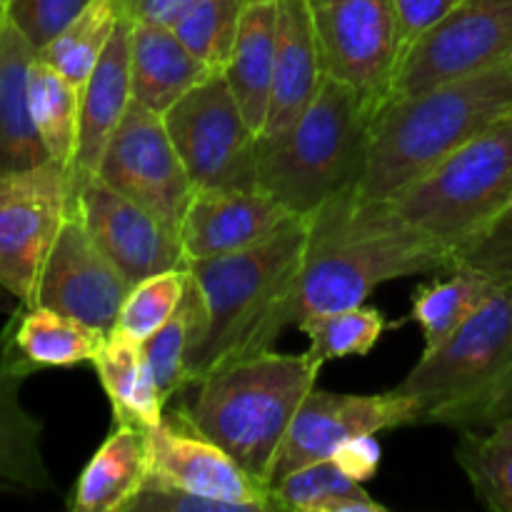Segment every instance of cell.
Instances as JSON below:
<instances>
[{"label": "cell", "mask_w": 512, "mask_h": 512, "mask_svg": "<svg viewBox=\"0 0 512 512\" xmlns=\"http://www.w3.org/2000/svg\"><path fill=\"white\" fill-rule=\"evenodd\" d=\"M453 265V255L410 228L388 200L338 195L308 215V245L293 293V328L363 305L378 285Z\"/></svg>", "instance_id": "6da1fadb"}, {"label": "cell", "mask_w": 512, "mask_h": 512, "mask_svg": "<svg viewBox=\"0 0 512 512\" xmlns=\"http://www.w3.org/2000/svg\"><path fill=\"white\" fill-rule=\"evenodd\" d=\"M308 245L298 215L270 238L218 258L188 260L203 303V333L190 353L193 385L238 358L263 353L293 328V293Z\"/></svg>", "instance_id": "7a4b0ae2"}, {"label": "cell", "mask_w": 512, "mask_h": 512, "mask_svg": "<svg viewBox=\"0 0 512 512\" xmlns=\"http://www.w3.org/2000/svg\"><path fill=\"white\" fill-rule=\"evenodd\" d=\"M512 115V68L393 95L380 108L358 195L393 198L413 180Z\"/></svg>", "instance_id": "3957f363"}, {"label": "cell", "mask_w": 512, "mask_h": 512, "mask_svg": "<svg viewBox=\"0 0 512 512\" xmlns=\"http://www.w3.org/2000/svg\"><path fill=\"white\" fill-rule=\"evenodd\" d=\"M380 105L325 75L295 123L258 138V188L295 215L358 190Z\"/></svg>", "instance_id": "277c9868"}, {"label": "cell", "mask_w": 512, "mask_h": 512, "mask_svg": "<svg viewBox=\"0 0 512 512\" xmlns=\"http://www.w3.org/2000/svg\"><path fill=\"white\" fill-rule=\"evenodd\" d=\"M320 370L323 365L310 353L263 350L198 380L193 403L183 405L180 413L253 478L273 485L285 435Z\"/></svg>", "instance_id": "5b68a950"}, {"label": "cell", "mask_w": 512, "mask_h": 512, "mask_svg": "<svg viewBox=\"0 0 512 512\" xmlns=\"http://www.w3.org/2000/svg\"><path fill=\"white\" fill-rule=\"evenodd\" d=\"M395 390L413 400L420 425L468 433L512 415L510 295L495 290L458 333L420 355Z\"/></svg>", "instance_id": "8992f818"}, {"label": "cell", "mask_w": 512, "mask_h": 512, "mask_svg": "<svg viewBox=\"0 0 512 512\" xmlns=\"http://www.w3.org/2000/svg\"><path fill=\"white\" fill-rule=\"evenodd\" d=\"M400 220L453 255L512 203V115L475 135L418 180L385 198Z\"/></svg>", "instance_id": "52a82bcc"}, {"label": "cell", "mask_w": 512, "mask_h": 512, "mask_svg": "<svg viewBox=\"0 0 512 512\" xmlns=\"http://www.w3.org/2000/svg\"><path fill=\"white\" fill-rule=\"evenodd\" d=\"M193 188L260 190L258 138L223 70L185 93L163 115Z\"/></svg>", "instance_id": "ba28073f"}, {"label": "cell", "mask_w": 512, "mask_h": 512, "mask_svg": "<svg viewBox=\"0 0 512 512\" xmlns=\"http://www.w3.org/2000/svg\"><path fill=\"white\" fill-rule=\"evenodd\" d=\"M325 75L383 108L408 45L395 0H308Z\"/></svg>", "instance_id": "9c48e42d"}, {"label": "cell", "mask_w": 512, "mask_h": 512, "mask_svg": "<svg viewBox=\"0 0 512 512\" xmlns=\"http://www.w3.org/2000/svg\"><path fill=\"white\" fill-rule=\"evenodd\" d=\"M73 210V173L48 163L0 170V288L20 305L35 303L40 270Z\"/></svg>", "instance_id": "30bf717a"}, {"label": "cell", "mask_w": 512, "mask_h": 512, "mask_svg": "<svg viewBox=\"0 0 512 512\" xmlns=\"http://www.w3.org/2000/svg\"><path fill=\"white\" fill-rule=\"evenodd\" d=\"M512 68V0H463L405 53L395 95Z\"/></svg>", "instance_id": "8fae6325"}, {"label": "cell", "mask_w": 512, "mask_h": 512, "mask_svg": "<svg viewBox=\"0 0 512 512\" xmlns=\"http://www.w3.org/2000/svg\"><path fill=\"white\" fill-rule=\"evenodd\" d=\"M98 178L125 198L148 208L173 230H180L195 190L165 118L138 100H130L123 120L115 128L100 160Z\"/></svg>", "instance_id": "7c38bea8"}, {"label": "cell", "mask_w": 512, "mask_h": 512, "mask_svg": "<svg viewBox=\"0 0 512 512\" xmlns=\"http://www.w3.org/2000/svg\"><path fill=\"white\" fill-rule=\"evenodd\" d=\"M130 280L90 238L88 228L73 210L60 225L43 270L35 303L58 310L98 333H113L120 308L130 293Z\"/></svg>", "instance_id": "4fadbf2b"}, {"label": "cell", "mask_w": 512, "mask_h": 512, "mask_svg": "<svg viewBox=\"0 0 512 512\" xmlns=\"http://www.w3.org/2000/svg\"><path fill=\"white\" fill-rule=\"evenodd\" d=\"M73 200L90 238L118 265L130 285L165 270L188 268L178 230L110 188L98 175L73 180Z\"/></svg>", "instance_id": "5bb4252c"}, {"label": "cell", "mask_w": 512, "mask_h": 512, "mask_svg": "<svg viewBox=\"0 0 512 512\" xmlns=\"http://www.w3.org/2000/svg\"><path fill=\"white\" fill-rule=\"evenodd\" d=\"M420 425L418 408L400 390L390 393H330L313 388L300 403L275 463L273 483L295 468L333 458L340 443L365 433ZM273 488V485H270Z\"/></svg>", "instance_id": "9a60e30c"}, {"label": "cell", "mask_w": 512, "mask_h": 512, "mask_svg": "<svg viewBox=\"0 0 512 512\" xmlns=\"http://www.w3.org/2000/svg\"><path fill=\"white\" fill-rule=\"evenodd\" d=\"M150 450V475L160 483L230 505L235 512H275L270 485L253 478L218 443L195 430L180 410L150 430Z\"/></svg>", "instance_id": "2e32d148"}, {"label": "cell", "mask_w": 512, "mask_h": 512, "mask_svg": "<svg viewBox=\"0 0 512 512\" xmlns=\"http://www.w3.org/2000/svg\"><path fill=\"white\" fill-rule=\"evenodd\" d=\"M298 218L263 190L195 188L180 223L185 258L205 260L238 253Z\"/></svg>", "instance_id": "e0dca14e"}, {"label": "cell", "mask_w": 512, "mask_h": 512, "mask_svg": "<svg viewBox=\"0 0 512 512\" xmlns=\"http://www.w3.org/2000/svg\"><path fill=\"white\" fill-rule=\"evenodd\" d=\"M130 100V20L118 18L103 55L80 88V133L73 180L98 175L105 148L123 120Z\"/></svg>", "instance_id": "ac0fdd59"}, {"label": "cell", "mask_w": 512, "mask_h": 512, "mask_svg": "<svg viewBox=\"0 0 512 512\" xmlns=\"http://www.w3.org/2000/svg\"><path fill=\"white\" fill-rule=\"evenodd\" d=\"M325 80L308 0H280L273 90L263 135H275L303 115Z\"/></svg>", "instance_id": "d6986e66"}, {"label": "cell", "mask_w": 512, "mask_h": 512, "mask_svg": "<svg viewBox=\"0 0 512 512\" xmlns=\"http://www.w3.org/2000/svg\"><path fill=\"white\" fill-rule=\"evenodd\" d=\"M103 338V333L58 310L20 305L0 338V363L25 378L38 370L73 368L93 363Z\"/></svg>", "instance_id": "ffe728a7"}, {"label": "cell", "mask_w": 512, "mask_h": 512, "mask_svg": "<svg viewBox=\"0 0 512 512\" xmlns=\"http://www.w3.org/2000/svg\"><path fill=\"white\" fill-rule=\"evenodd\" d=\"M153 473L150 430L115 425L75 480L70 510L128 512Z\"/></svg>", "instance_id": "44dd1931"}, {"label": "cell", "mask_w": 512, "mask_h": 512, "mask_svg": "<svg viewBox=\"0 0 512 512\" xmlns=\"http://www.w3.org/2000/svg\"><path fill=\"white\" fill-rule=\"evenodd\" d=\"M38 50L0 10V170L48 163L30 110V70Z\"/></svg>", "instance_id": "7402d4cb"}, {"label": "cell", "mask_w": 512, "mask_h": 512, "mask_svg": "<svg viewBox=\"0 0 512 512\" xmlns=\"http://www.w3.org/2000/svg\"><path fill=\"white\" fill-rule=\"evenodd\" d=\"M200 63L168 25L130 23V83L133 100L165 115L185 93L208 78Z\"/></svg>", "instance_id": "603a6c76"}, {"label": "cell", "mask_w": 512, "mask_h": 512, "mask_svg": "<svg viewBox=\"0 0 512 512\" xmlns=\"http://www.w3.org/2000/svg\"><path fill=\"white\" fill-rule=\"evenodd\" d=\"M278 15L280 0H245L238 38L223 68L245 120L258 135H263L268 120L278 48Z\"/></svg>", "instance_id": "cb8c5ba5"}, {"label": "cell", "mask_w": 512, "mask_h": 512, "mask_svg": "<svg viewBox=\"0 0 512 512\" xmlns=\"http://www.w3.org/2000/svg\"><path fill=\"white\" fill-rule=\"evenodd\" d=\"M25 375L0 363V495L50 493L43 425L20 403Z\"/></svg>", "instance_id": "d4e9b609"}, {"label": "cell", "mask_w": 512, "mask_h": 512, "mask_svg": "<svg viewBox=\"0 0 512 512\" xmlns=\"http://www.w3.org/2000/svg\"><path fill=\"white\" fill-rule=\"evenodd\" d=\"M93 368L108 395L115 425H138L153 430L163 423L165 403L155 388L138 340L115 328L100 343Z\"/></svg>", "instance_id": "484cf974"}, {"label": "cell", "mask_w": 512, "mask_h": 512, "mask_svg": "<svg viewBox=\"0 0 512 512\" xmlns=\"http://www.w3.org/2000/svg\"><path fill=\"white\" fill-rule=\"evenodd\" d=\"M493 293L495 288L488 278L460 263L450 265L443 278L420 285L410 305V320L423 330V353L458 333Z\"/></svg>", "instance_id": "4316f807"}, {"label": "cell", "mask_w": 512, "mask_h": 512, "mask_svg": "<svg viewBox=\"0 0 512 512\" xmlns=\"http://www.w3.org/2000/svg\"><path fill=\"white\" fill-rule=\"evenodd\" d=\"M275 510L293 512H385L333 458L295 468L273 483Z\"/></svg>", "instance_id": "83f0119b"}, {"label": "cell", "mask_w": 512, "mask_h": 512, "mask_svg": "<svg viewBox=\"0 0 512 512\" xmlns=\"http://www.w3.org/2000/svg\"><path fill=\"white\" fill-rule=\"evenodd\" d=\"M30 110L48 158L73 173L80 133V88L40 55L30 70Z\"/></svg>", "instance_id": "f1b7e54d"}, {"label": "cell", "mask_w": 512, "mask_h": 512, "mask_svg": "<svg viewBox=\"0 0 512 512\" xmlns=\"http://www.w3.org/2000/svg\"><path fill=\"white\" fill-rule=\"evenodd\" d=\"M200 333H203V303H200V293L190 278L183 303L175 310L173 318L158 333L140 343L145 363H148L150 375L155 380V388H158L165 405L193 385L188 363L190 353L198 345Z\"/></svg>", "instance_id": "f546056e"}, {"label": "cell", "mask_w": 512, "mask_h": 512, "mask_svg": "<svg viewBox=\"0 0 512 512\" xmlns=\"http://www.w3.org/2000/svg\"><path fill=\"white\" fill-rule=\"evenodd\" d=\"M455 460L485 508L512 512V415L488 430L460 433Z\"/></svg>", "instance_id": "4dcf8cb0"}, {"label": "cell", "mask_w": 512, "mask_h": 512, "mask_svg": "<svg viewBox=\"0 0 512 512\" xmlns=\"http://www.w3.org/2000/svg\"><path fill=\"white\" fill-rule=\"evenodd\" d=\"M118 8L113 0H93L58 38L40 50V58L53 65L63 78L83 88L88 75L93 73L95 63L103 55L115 23H118Z\"/></svg>", "instance_id": "1f68e13d"}, {"label": "cell", "mask_w": 512, "mask_h": 512, "mask_svg": "<svg viewBox=\"0 0 512 512\" xmlns=\"http://www.w3.org/2000/svg\"><path fill=\"white\" fill-rule=\"evenodd\" d=\"M385 328H388L385 315L378 308H370L363 303L323 315V318L305 325L303 333L310 340L308 353L320 365H325L330 360L368 355L383 338Z\"/></svg>", "instance_id": "d6a6232c"}, {"label": "cell", "mask_w": 512, "mask_h": 512, "mask_svg": "<svg viewBox=\"0 0 512 512\" xmlns=\"http://www.w3.org/2000/svg\"><path fill=\"white\" fill-rule=\"evenodd\" d=\"M245 0H195L173 25L185 48L208 65L223 70L238 38L240 13Z\"/></svg>", "instance_id": "836d02e7"}, {"label": "cell", "mask_w": 512, "mask_h": 512, "mask_svg": "<svg viewBox=\"0 0 512 512\" xmlns=\"http://www.w3.org/2000/svg\"><path fill=\"white\" fill-rule=\"evenodd\" d=\"M190 285V270L175 268L165 273L150 275L130 288L123 308H120L115 328L128 338L143 343L153 333H158L175 315Z\"/></svg>", "instance_id": "e575fe53"}, {"label": "cell", "mask_w": 512, "mask_h": 512, "mask_svg": "<svg viewBox=\"0 0 512 512\" xmlns=\"http://www.w3.org/2000/svg\"><path fill=\"white\" fill-rule=\"evenodd\" d=\"M455 263L473 268L512 298V203L483 235L455 253Z\"/></svg>", "instance_id": "d590c367"}, {"label": "cell", "mask_w": 512, "mask_h": 512, "mask_svg": "<svg viewBox=\"0 0 512 512\" xmlns=\"http://www.w3.org/2000/svg\"><path fill=\"white\" fill-rule=\"evenodd\" d=\"M93 0H5V15L35 50L53 43Z\"/></svg>", "instance_id": "8d00e7d4"}, {"label": "cell", "mask_w": 512, "mask_h": 512, "mask_svg": "<svg viewBox=\"0 0 512 512\" xmlns=\"http://www.w3.org/2000/svg\"><path fill=\"white\" fill-rule=\"evenodd\" d=\"M128 512H235L230 505L215 503V500L200 498V495L185 493L173 485L160 483L150 475L148 483L138 493V498L130 503Z\"/></svg>", "instance_id": "74e56055"}, {"label": "cell", "mask_w": 512, "mask_h": 512, "mask_svg": "<svg viewBox=\"0 0 512 512\" xmlns=\"http://www.w3.org/2000/svg\"><path fill=\"white\" fill-rule=\"evenodd\" d=\"M333 460L358 483L375 478L380 468V460H383V450H380L378 438L375 433L355 435L348 438L345 443L338 445V450L333 453Z\"/></svg>", "instance_id": "f35d334b"}, {"label": "cell", "mask_w": 512, "mask_h": 512, "mask_svg": "<svg viewBox=\"0 0 512 512\" xmlns=\"http://www.w3.org/2000/svg\"><path fill=\"white\" fill-rule=\"evenodd\" d=\"M460 3L463 0H395L405 45L410 48L413 40H418L435 23H440L445 15L453 13Z\"/></svg>", "instance_id": "ab89813d"}, {"label": "cell", "mask_w": 512, "mask_h": 512, "mask_svg": "<svg viewBox=\"0 0 512 512\" xmlns=\"http://www.w3.org/2000/svg\"><path fill=\"white\" fill-rule=\"evenodd\" d=\"M120 18L130 23H153L173 28L175 20L195 3V0H113Z\"/></svg>", "instance_id": "60d3db41"}, {"label": "cell", "mask_w": 512, "mask_h": 512, "mask_svg": "<svg viewBox=\"0 0 512 512\" xmlns=\"http://www.w3.org/2000/svg\"><path fill=\"white\" fill-rule=\"evenodd\" d=\"M5 8V0H0V10H3Z\"/></svg>", "instance_id": "b9f144b4"}]
</instances>
